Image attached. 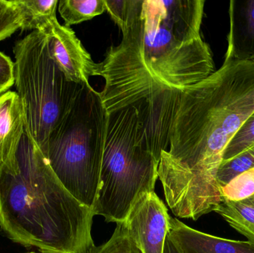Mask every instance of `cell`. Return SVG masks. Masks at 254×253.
Listing matches in <instances>:
<instances>
[{"label": "cell", "instance_id": "obj_1", "mask_svg": "<svg viewBox=\"0 0 254 253\" xmlns=\"http://www.w3.org/2000/svg\"><path fill=\"white\" fill-rule=\"evenodd\" d=\"M254 112V61L225 56L219 69L182 92L158 169L176 217L197 220L223 202L217 172L224 152Z\"/></svg>", "mask_w": 254, "mask_h": 253}, {"label": "cell", "instance_id": "obj_2", "mask_svg": "<svg viewBox=\"0 0 254 253\" xmlns=\"http://www.w3.org/2000/svg\"><path fill=\"white\" fill-rule=\"evenodd\" d=\"M120 44L98 63L108 113L165 90L184 92L214 72L201 26L178 16L165 0H130Z\"/></svg>", "mask_w": 254, "mask_h": 253}, {"label": "cell", "instance_id": "obj_3", "mask_svg": "<svg viewBox=\"0 0 254 253\" xmlns=\"http://www.w3.org/2000/svg\"><path fill=\"white\" fill-rule=\"evenodd\" d=\"M94 216L64 187L25 129L15 157L0 166L1 231L41 253H89Z\"/></svg>", "mask_w": 254, "mask_h": 253}, {"label": "cell", "instance_id": "obj_4", "mask_svg": "<svg viewBox=\"0 0 254 253\" xmlns=\"http://www.w3.org/2000/svg\"><path fill=\"white\" fill-rule=\"evenodd\" d=\"M107 119L101 92L90 84L77 85L43 152L64 187L92 209L99 190Z\"/></svg>", "mask_w": 254, "mask_h": 253}, {"label": "cell", "instance_id": "obj_5", "mask_svg": "<svg viewBox=\"0 0 254 253\" xmlns=\"http://www.w3.org/2000/svg\"><path fill=\"white\" fill-rule=\"evenodd\" d=\"M159 162L139 142L134 105L108 113L100 186L94 215L107 222H125L137 198L154 192Z\"/></svg>", "mask_w": 254, "mask_h": 253}, {"label": "cell", "instance_id": "obj_6", "mask_svg": "<svg viewBox=\"0 0 254 253\" xmlns=\"http://www.w3.org/2000/svg\"><path fill=\"white\" fill-rule=\"evenodd\" d=\"M15 84L25 114V129L42 152L68 108L77 85L54 60L46 36L34 31L13 47Z\"/></svg>", "mask_w": 254, "mask_h": 253}, {"label": "cell", "instance_id": "obj_7", "mask_svg": "<svg viewBox=\"0 0 254 253\" xmlns=\"http://www.w3.org/2000/svg\"><path fill=\"white\" fill-rule=\"evenodd\" d=\"M182 91L165 90L134 103L139 120V142L160 163L168 152Z\"/></svg>", "mask_w": 254, "mask_h": 253}, {"label": "cell", "instance_id": "obj_8", "mask_svg": "<svg viewBox=\"0 0 254 253\" xmlns=\"http://www.w3.org/2000/svg\"><path fill=\"white\" fill-rule=\"evenodd\" d=\"M39 31L47 37L51 55L68 82L89 84V77L98 76V64L71 28L61 25L56 18Z\"/></svg>", "mask_w": 254, "mask_h": 253}, {"label": "cell", "instance_id": "obj_9", "mask_svg": "<svg viewBox=\"0 0 254 253\" xmlns=\"http://www.w3.org/2000/svg\"><path fill=\"white\" fill-rule=\"evenodd\" d=\"M168 210L155 192L133 203L125 223L142 253H163L169 232Z\"/></svg>", "mask_w": 254, "mask_h": 253}, {"label": "cell", "instance_id": "obj_10", "mask_svg": "<svg viewBox=\"0 0 254 253\" xmlns=\"http://www.w3.org/2000/svg\"><path fill=\"white\" fill-rule=\"evenodd\" d=\"M168 234L181 253H254V245L249 241L230 240L201 233L170 216Z\"/></svg>", "mask_w": 254, "mask_h": 253}, {"label": "cell", "instance_id": "obj_11", "mask_svg": "<svg viewBox=\"0 0 254 253\" xmlns=\"http://www.w3.org/2000/svg\"><path fill=\"white\" fill-rule=\"evenodd\" d=\"M228 14L229 33L225 56L254 61V0H231Z\"/></svg>", "mask_w": 254, "mask_h": 253}, {"label": "cell", "instance_id": "obj_12", "mask_svg": "<svg viewBox=\"0 0 254 253\" xmlns=\"http://www.w3.org/2000/svg\"><path fill=\"white\" fill-rule=\"evenodd\" d=\"M25 130V114L16 92L0 95V166L16 155Z\"/></svg>", "mask_w": 254, "mask_h": 253}, {"label": "cell", "instance_id": "obj_13", "mask_svg": "<svg viewBox=\"0 0 254 253\" xmlns=\"http://www.w3.org/2000/svg\"><path fill=\"white\" fill-rule=\"evenodd\" d=\"M214 212L254 245V196L240 202L223 201Z\"/></svg>", "mask_w": 254, "mask_h": 253}, {"label": "cell", "instance_id": "obj_14", "mask_svg": "<svg viewBox=\"0 0 254 253\" xmlns=\"http://www.w3.org/2000/svg\"><path fill=\"white\" fill-rule=\"evenodd\" d=\"M13 4L19 12L22 31H40L52 19H56L58 0H14Z\"/></svg>", "mask_w": 254, "mask_h": 253}, {"label": "cell", "instance_id": "obj_15", "mask_svg": "<svg viewBox=\"0 0 254 253\" xmlns=\"http://www.w3.org/2000/svg\"><path fill=\"white\" fill-rule=\"evenodd\" d=\"M58 10L65 26L70 28L102 14L107 7L105 0H61Z\"/></svg>", "mask_w": 254, "mask_h": 253}, {"label": "cell", "instance_id": "obj_16", "mask_svg": "<svg viewBox=\"0 0 254 253\" xmlns=\"http://www.w3.org/2000/svg\"><path fill=\"white\" fill-rule=\"evenodd\" d=\"M89 253H142L131 238L125 222L117 224L116 230L108 242L94 247Z\"/></svg>", "mask_w": 254, "mask_h": 253}, {"label": "cell", "instance_id": "obj_17", "mask_svg": "<svg viewBox=\"0 0 254 253\" xmlns=\"http://www.w3.org/2000/svg\"><path fill=\"white\" fill-rule=\"evenodd\" d=\"M254 149V112L242 125L231 140L224 152L222 161H227L242 153Z\"/></svg>", "mask_w": 254, "mask_h": 253}, {"label": "cell", "instance_id": "obj_18", "mask_svg": "<svg viewBox=\"0 0 254 253\" xmlns=\"http://www.w3.org/2000/svg\"><path fill=\"white\" fill-rule=\"evenodd\" d=\"M252 169H254V149L222 162L217 172L219 186L222 188L236 177Z\"/></svg>", "mask_w": 254, "mask_h": 253}, {"label": "cell", "instance_id": "obj_19", "mask_svg": "<svg viewBox=\"0 0 254 253\" xmlns=\"http://www.w3.org/2000/svg\"><path fill=\"white\" fill-rule=\"evenodd\" d=\"M223 201L240 202L254 196V169L246 171L221 188Z\"/></svg>", "mask_w": 254, "mask_h": 253}, {"label": "cell", "instance_id": "obj_20", "mask_svg": "<svg viewBox=\"0 0 254 253\" xmlns=\"http://www.w3.org/2000/svg\"><path fill=\"white\" fill-rule=\"evenodd\" d=\"M21 28V19L11 0H0V42Z\"/></svg>", "mask_w": 254, "mask_h": 253}, {"label": "cell", "instance_id": "obj_21", "mask_svg": "<svg viewBox=\"0 0 254 253\" xmlns=\"http://www.w3.org/2000/svg\"><path fill=\"white\" fill-rule=\"evenodd\" d=\"M14 83V62L0 51V95L7 92Z\"/></svg>", "mask_w": 254, "mask_h": 253}, {"label": "cell", "instance_id": "obj_22", "mask_svg": "<svg viewBox=\"0 0 254 253\" xmlns=\"http://www.w3.org/2000/svg\"><path fill=\"white\" fill-rule=\"evenodd\" d=\"M107 10L121 30L126 25L130 0H105Z\"/></svg>", "mask_w": 254, "mask_h": 253}, {"label": "cell", "instance_id": "obj_23", "mask_svg": "<svg viewBox=\"0 0 254 253\" xmlns=\"http://www.w3.org/2000/svg\"><path fill=\"white\" fill-rule=\"evenodd\" d=\"M181 253L180 251L176 248L172 239H170L169 234H167L164 243V253Z\"/></svg>", "mask_w": 254, "mask_h": 253}, {"label": "cell", "instance_id": "obj_24", "mask_svg": "<svg viewBox=\"0 0 254 253\" xmlns=\"http://www.w3.org/2000/svg\"><path fill=\"white\" fill-rule=\"evenodd\" d=\"M33 253V252H32V253Z\"/></svg>", "mask_w": 254, "mask_h": 253}]
</instances>
